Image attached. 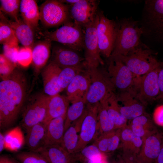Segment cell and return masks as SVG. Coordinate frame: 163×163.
I'll use <instances>...</instances> for the list:
<instances>
[{"mask_svg": "<svg viewBox=\"0 0 163 163\" xmlns=\"http://www.w3.org/2000/svg\"><path fill=\"white\" fill-rule=\"evenodd\" d=\"M59 1L63 3H66V4L69 5H70L78 2L79 0H62Z\"/></svg>", "mask_w": 163, "mask_h": 163, "instance_id": "c3c4849f", "label": "cell"}, {"mask_svg": "<svg viewBox=\"0 0 163 163\" xmlns=\"http://www.w3.org/2000/svg\"><path fill=\"white\" fill-rule=\"evenodd\" d=\"M98 13L94 20L84 28L85 64L87 68H94L104 64L99 52L97 33L99 21Z\"/></svg>", "mask_w": 163, "mask_h": 163, "instance_id": "ba28073f", "label": "cell"}, {"mask_svg": "<svg viewBox=\"0 0 163 163\" xmlns=\"http://www.w3.org/2000/svg\"><path fill=\"white\" fill-rule=\"evenodd\" d=\"M19 11L23 21L34 32L38 31L40 12L36 2L34 0H21Z\"/></svg>", "mask_w": 163, "mask_h": 163, "instance_id": "cb8c5ba5", "label": "cell"}, {"mask_svg": "<svg viewBox=\"0 0 163 163\" xmlns=\"http://www.w3.org/2000/svg\"><path fill=\"white\" fill-rule=\"evenodd\" d=\"M107 71L115 88L120 92L132 88L137 77L123 62L111 56L108 58Z\"/></svg>", "mask_w": 163, "mask_h": 163, "instance_id": "8fae6325", "label": "cell"}, {"mask_svg": "<svg viewBox=\"0 0 163 163\" xmlns=\"http://www.w3.org/2000/svg\"><path fill=\"white\" fill-rule=\"evenodd\" d=\"M47 125L43 122H41L26 131V145L30 151H35L43 146Z\"/></svg>", "mask_w": 163, "mask_h": 163, "instance_id": "4dcf8cb0", "label": "cell"}, {"mask_svg": "<svg viewBox=\"0 0 163 163\" xmlns=\"http://www.w3.org/2000/svg\"><path fill=\"white\" fill-rule=\"evenodd\" d=\"M86 68L85 66L61 69L57 83L62 91L66 89L75 76Z\"/></svg>", "mask_w": 163, "mask_h": 163, "instance_id": "e575fe53", "label": "cell"}, {"mask_svg": "<svg viewBox=\"0 0 163 163\" xmlns=\"http://www.w3.org/2000/svg\"><path fill=\"white\" fill-rule=\"evenodd\" d=\"M140 27L143 35L163 47V0L145 1Z\"/></svg>", "mask_w": 163, "mask_h": 163, "instance_id": "7a4b0ae2", "label": "cell"}, {"mask_svg": "<svg viewBox=\"0 0 163 163\" xmlns=\"http://www.w3.org/2000/svg\"><path fill=\"white\" fill-rule=\"evenodd\" d=\"M161 67L143 75L136 77L133 88L145 105L157 99L159 94L158 75Z\"/></svg>", "mask_w": 163, "mask_h": 163, "instance_id": "30bf717a", "label": "cell"}, {"mask_svg": "<svg viewBox=\"0 0 163 163\" xmlns=\"http://www.w3.org/2000/svg\"><path fill=\"white\" fill-rule=\"evenodd\" d=\"M5 139L3 134L0 133V153L4 149L5 146Z\"/></svg>", "mask_w": 163, "mask_h": 163, "instance_id": "bcb514c9", "label": "cell"}, {"mask_svg": "<svg viewBox=\"0 0 163 163\" xmlns=\"http://www.w3.org/2000/svg\"><path fill=\"white\" fill-rule=\"evenodd\" d=\"M66 113L50 120L46 126L43 146L61 145L64 133Z\"/></svg>", "mask_w": 163, "mask_h": 163, "instance_id": "ffe728a7", "label": "cell"}, {"mask_svg": "<svg viewBox=\"0 0 163 163\" xmlns=\"http://www.w3.org/2000/svg\"><path fill=\"white\" fill-rule=\"evenodd\" d=\"M45 40L55 41L78 51L84 49V30L74 22L69 21L54 31H38Z\"/></svg>", "mask_w": 163, "mask_h": 163, "instance_id": "5b68a950", "label": "cell"}, {"mask_svg": "<svg viewBox=\"0 0 163 163\" xmlns=\"http://www.w3.org/2000/svg\"><path fill=\"white\" fill-rule=\"evenodd\" d=\"M32 61L31 49L24 46L20 48L17 62L24 66L28 65Z\"/></svg>", "mask_w": 163, "mask_h": 163, "instance_id": "ab89813d", "label": "cell"}, {"mask_svg": "<svg viewBox=\"0 0 163 163\" xmlns=\"http://www.w3.org/2000/svg\"><path fill=\"white\" fill-rule=\"evenodd\" d=\"M128 126L135 134L142 139L157 131L150 117L145 113L132 120Z\"/></svg>", "mask_w": 163, "mask_h": 163, "instance_id": "f1b7e54d", "label": "cell"}, {"mask_svg": "<svg viewBox=\"0 0 163 163\" xmlns=\"http://www.w3.org/2000/svg\"><path fill=\"white\" fill-rule=\"evenodd\" d=\"M72 155L76 163L78 161L81 163H102L104 158L103 154L94 144Z\"/></svg>", "mask_w": 163, "mask_h": 163, "instance_id": "1f68e13d", "label": "cell"}, {"mask_svg": "<svg viewBox=\"0 0 163 163\" xmlns=\"http://www.w3.org/2000/svg\"><path fill=\"white\" fill-rule=\"evenodd\" d=\"M163 136L157 131L142 139L141 148L136 155L139 163H156L160 152Z\"/></svg>", "mask_w": 163, "mask_h": 163, "instance_id": "2e32d148", "label": "cell"}, {"mask_svg": "<svg viewBox=\"0 0 163 163\" xmlns=\"http://www.w3.org/2000/svg\"><path fill=\"white\" fill-rule=\"evenodd\" d=\"M0 11L7 14L14 21L18 20L21 0H0Z\"/></svg>", "mask_w": 163, "mask_h": 163, "instance_id": "74e56055", "label": "cell"}, {"mask_svg": "<svg viewBox=\"0 0 163 163\" xmlns=\"http://www.w3.org/2000/svg\"><path fill=\"white\" fill-rule=\"evenodd\" d=\"M0 19L8 24L14 30L18 41L24 46L32 48L34 42V31L20 18L8 20L0 11Z\"/></svg>", "mask_w": 163, "mask_h": 163, "instance_id": "d6986e66", "label": "cell"}, {"mask_svg": "<svg viewBox=\"0 0 163 163\" xmlns=\"http://www.w3.org/2000/svg\"><path fill=\"white\" fill-rule=\"evenodd\" d=\"M86 68L91 80L86 97V104H94L99 103L105 97L114 92L116 88L107 70L99 67Z\"/></svg>", "mask_w": 163, "mask_h": 163, "instance_id": "8992f818", "label": "cell"}, {"mask_svg": "<svg viewBox=\"0 0 163 163\" xmlns=\"http://www.w3.org/2000/svg\"><path fill=\"white\" fill-rule=\"evenodd\" d=\"M14 156L20 163H48L41 155L32 151L20 152Z\"/></svg>", "mask_w": 163, "mask_h": 163, "instance_id": "8d00e7d4", "label": "cell"}, {"mask_svg": "<svg viewBox=\"0 0 163 163\" xmlns=\"http://www.w3.org/2000/svg\"><path fill=\"white\" fill-rule=\"evenodd\" d=\"M90 84V75L85 68L75 76L66 89V96L70 102L72 103L86 99Z\"/></svg>", "mask_w": 163, "mask_h": 163, "instance_id": "ac0fdd59", "label": "cell"}, {"mask_svg": "<svg viewBox=\"0 0 163 163\" xmlns=\"http://www.w3.org/2000/svg\"><path fill=\"white\" fill-rule=\"evenodd\" d=\"M97 132L100 135L116 129L105 106L100 102L97 118Z\"/></svg>", "mask_w": 163, "mask_h": 163, "instance_id": "d6a6232c", "label": "cell"}, {"mask_svg": "<svg viewBox=\"0 0 163 163\" xmlns=\"http://www.w3.org/2000/svg\"><path fill=\"white\" fill-rule=\"evenodd\" d=\"M0 163H20L15 158L7 155H1L0 156Z\"/></svg>", "mask_w": 163, "mask_h": 163, "instance_id": "ee69618b", "label": "cell"}, {"mask_svg": "<svg viewBox=\"0 0 163 163\" xmlns=\"http://www.w3.org/2000/svg\"><path fill=\"white\" fill-rule=\"evenodd\" d=\"M34 152L41 155L48 163H76L73 155L59 145L42 146Z\"/></svg>", "mask_w": 163, "mask_h": 163, "instance_id": "44dd1931", "label": "cell"}, {"mask_svg": "<svg viewBox=\"0 0 163 163\" xmlns=\"http://www.w3.org/2000/svg\"><path fill=\"white\" fill-rule=\"evenodd\" d=\"M18 41L12 28L6 23L0 22V43L3 45L18 43Z\"/></svg>", "mask_w": 163, "mask_h": 163, "instance_id": "d590c367", "label": "cell"}, {"mask_svg": "<svg viewBox=\"0 0 163 163\" xmlns=\"http://www.w3.org/2000/svg\"><path fill=\"white\" fill-rule=\"evenodd\" d=\"M69 6L59 0H46L40 6V20L46 27L63 24L70 21Z\"/></svg>", "mask_w": 163, "mask_h": 163, "instance_id": "52a82bcc", "label": "cell"}, {"mask_svg": "<svg viewBox=\"0 0 163 163\" xmlns=\"http://www.w3.org/2000/svg\"><path fill=\"white\" fill-rule=\"evenodd\" d=\"M49 96H37L30 103L23 115L21 125L27 131L33 126L43 122L46 117Z\"/></svg>", "mask_w": 163, "mask_h": 163, "instance_id": "4fadbf2b", "label": "cell"}, {"mask_svg": "<svg viewBox=\"0 0 163 163\" xmlns=\"http://www.w3.org/2000/svg\"><path fill=\"white\" fill-rule=\"evenodd\" d=\"M153 117L154 121L156 124L163 126V104L158 106L155 108Z\"/></svg>", "mask_w": 163, "mask_h": 163, "instance_id": "60d3db41", "label": "cell"}, {"mask_svg": "<svg viewBox=\"0 0 163 163\" xmlns=\"http://www.w3.org/2000/svg\"><path fill=\"white\" fill-rule=\"evenodd\" d=\"M121 129L100 135L93 143L103 154L113 152L119 147Z\"/></svg>", "mask_w": 163, "mask_h": 163, "instance_id": "4316f807", "label": "cell"}, {"mask_svg": "<svg viewBox=\"0 0 163 163\" xmlns=\"http://www.w3.org/2000/svg\"><path fill=\"white\" fill-rule=\"evenodd\" d=\"M51 42L44 40L34 43L31 48L32 62L36 69L42 68L46 64L50 55Z\"/></svg>", "mask_w": 163, "mask_h": 163, "instance_id": "f546056e", "label": "cell"}, {"mask_svg": "<svg viewBox=\"0 0 163 163\" xmlns=\"http://www.w3.org/2000/svg\"><path fill=\"white\" fill-rule=\"evenodd\" d=\"M100 102L105 106L116 129H121L127 126L128 120L121 114L116 95L114 92L105 97Z\"/></svg>", "mask_w": 163, "mask_h": 163, "instance_id": "83f0119b", "label": "cell"}, {"mask_svg": "<svg viewBox=\"0 0 163 163\" xmlns=\"http://www.w3.org/2000/svg\"><path fill=\"white\" fill-rule=\"evenodd\" d=\"M114 49L110 56H126L142 43L140 39L143 32L138 21L130 18L121 20Z\"/></svg>", "mask_w": 163, "mask_h": 163, "instance_id": "3957f363", "label": "cell"}, {"mask_svg": "<svg viewBox=\"0 0 163 163\" xmlns=\"http://www.w3.org/2000/svg\"><path fill=\"white\" fill-rule=\"evenodd\" d=\"M78 51L65 46H57L53 50L52 62L61 68L85 66L84 58Z\"/></svg>", "mask_w": 163, "mask_h": 163, "instance_id": "e0dca14e", "label": "cell"}, {"mask_svg": "<svg viewBox=\"0 0 163 163\" xmlns=\"http://www.w3.org/2000/svg\"><path fill=\"white\" fill-rule=\"evenodd\" d=\"M152 50L142 43L126 56H112L124 63L136 76L143 75L163 65L158 61Z\"/></svg>", "mask_w": 163, "mask_h": 163, "instance_id": "277c9868", "label": "cell"}, {"mask_svg": "<svg viewBox=\"0 0 163 163\" xmlns=\"http://www.w3.org/2000/svg\"><path fill=\"white\" fill-rule=\"evenodd\" d=\"M18 43L3 45L4 55L14 63L17 62V57L19 50Z\"/></svg>", "mask_w": 163, "mask_h": 163, "instance_id": "f35d334b", "label": "cell"}, {"mask_svg": "<svg viewBox=\"0 0 163 163\" xmlns=\"http://www.w3.org/2000/svg\"><path fill=\"white\" fill-rule=\"evenodd\" d=\"M99 103L100 102L94 104H86L85 116L82 124L78 142L74 154L79 152L86 147L97 136V118Z\"/></svg>", "mask_w": 163, "mask_h": 163, "instance_id": "7c38bea8", "label": "cell"}, {"mask_svg": "<svg viewBox=\"0 0 163 163\" xmlns=\"http://www.w3.org/2000/svg\"><path fill=\"white\" fill-rule=\"evenodd\" d=\"M113 163H126L122 155H118L113 161Z\"/></svg>", "mask_w": 163, "mask_h": 163, "instance_id": "7dc6e473", "label": "cell"}, {"mask_svg": "<svg viewBox=\"0 0 163 163\" xmlns=\"http://www.w3.org/2000/svg\"><path fill=\"white\" fill-rule=\"evenodd\" d=\"M98 4V1L96 0H79L69 5L71 18L75 23L84 28L95 19Z\"/></svg>", "mask_w": 163, "mask_h": 163, "instance_id": "9a60e30c", "label": "cell"}, {"mask_svg": "<svg viewBox=\"0 0 163 163\" xmlns=\"http://www.w3.org/2000/svg\"><path fill=\"white\" fill-rule=\"evenodd\" d=\"M156 163H163V136L162 140L160 152Z\"/></svg>", "mask_w": 163, "mask_h": 163, "instance_id": "f6af8a7d", "label": "cell"}, {"mask_svg": "<svg viewBox=\"0 0 163 163\" xmlns=\"http://www.w3.org/2000/svg\"><path fill=\"white\" fill-rule=\"evenodd\" d=\"M122 155L126 163H139L136 158V155L123 153Z\"/></svg>", "mask_w": 163, "mask_h": 163, "instance_id": "7bdbcfd3", "label": "cell"}, {"mask_svg": "<svg viewBox=\"0 0 163 163\" xmlns=\"http://www.w3.org/2000/svg\"><path fill=\"white\" fill-rule=\"evenodd\" d=\"M70 102L66 96L59 94L49 96L46 114L43 122L47 124L51 120L66 113Z\"/></svg>", "mask_w": 163, "mask_h": 163, "instance_id": "603a6c76", "label": "cell"}, {"mask_svg": "<svg viewBox=\"0 0 163 163\" xmlns=\"http://www.w3.org/2000/svg\"><path fill=\"white\" fill-rule=\"evenodd\" d=\"M122 115L128 120H132L145 113V105L138 97L132 88L127 90L120 91L116 95Z\"/></svg>", "mask_w": 163, "mask_h": 163, "instance_id": "5bb4252c", "label": "cell"}, {"mask_svg": "<svg viewBox=\"0 0 163 163\" xmlns=\"http://www.w3.org/2000/svg\"><path fill=\"white\" fill-rule=\"evenodd\" d=\"M97 13L99 18L97 27L99 51L100 54L108 58L114 49L119 24L107 18L102 11Z\"/></svg>", "mask_w": 163, "mask_h": 163, "instance_id": "9c48e42d", "label": "cell"}, {"mask_svg": "<svg viewBox=\"0 0 163 163\" xmlns=\"http://www.w3.org/2000/svg\"><path fill=\"white\" fill-rule=\"evenodd\" d=\"M69 106L66 113L64 125V132L71 124L82 115L85 110L86 100L83 99L72 103ZM65 133V132H64Z\"/></svg>", "mask_w": 163, "mask_h": 163, "instance_id": "836d02e7", "label": "cell"}, {"mask_svg": "<svg viewBox=\"0 0 163 163\" xmlns=\"http://www.w3.org/2000/svg\"><path fill=\"white\" fill-rule=\"evenodd\" d=\"M85 115V109L81 117L73 122L64 133L60 145L71 154L74 153L78 141L79 133Z\"/></svg>", "mask_w": 163, "mask_h": 163, "instance_id": "d4e9b609", "label": "cell"}, {"mask_svg": "<svg viewBox=\"0 0 163 163\" xmlns=\"http://www.w3.org/2000/svg\"><path fill=\"white\" fill-rule=\"evenodd\" d=\"M120 144L123 153L137 155L139 152L142 144V138L135 134L128 126L121 128Z\"/></svg>", "mask_w": 163, "mask_h": 163, "instance_id": "484cf974", "label": "cell"}, {"mask_svg": "<svg viewBox=\"0 0 163 163\" xmlns=\"http://www.w3.org/2000/svg\"><path fill=\"white\" fill-rule=\"evenodd\" d=\"M159 94L157 99H163V65L159 70L158 75Z\"/></svg>", "mask_w": 163, "mask_h": 163, "instance_id": "b9f144b4", "label": "cell"}, {"mask_svg": "<svg viewBox=\"0 0 163 163\" xmlns=\"http://www.w3.org/2000/svg\"><path fill=\"white\" fill-rule=\"evenodd\" d=\"M21 76L12 75L0 83V127L8 128L15 122L23 105L25 86Z\"/></svg>", "mask_w": 163, "mask_h": 163, "instance_id": "6da1fadb", "label": "cell"}, {"mask_svg": "<svg viewBox=\"0 0 163 163\" xmlns=\"http://www.w3.org/2000/svg\"><path fill=\"white\" fill-rule=\"evenodd\" d=\"M61 68L51 61L43 70L42 77L44 90L47 95L53 96L62 91L57 83Z\"/></svg>", "mask_w": 163, "mask_h": 163, "instance_id": "7402d4cb", "label": "cell"}]
</instances>
